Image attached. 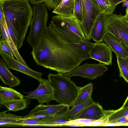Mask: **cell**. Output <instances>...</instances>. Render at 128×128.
I'll list each match as a JSON object with an SVG mask.
<instances>
[{"mask_svg":"<svg viewBox=\"0 0 128 128\" xmlns=\"http://www.w3.org/2000/svg\"><path fill=\"white\" fill-rule=\"evenodd\" d=\"M25 96L10 87L0 86V104L9 101L21 100Z\"/></svg>","mask_w":128,"mask_h":128,"instance_id":"18","label":"cell"},{"mask_svg":"<svg viewBox=\"0 0 128 128\" xmlns=\"http://www.w3.org/2000/svg\"><path fill=\"white\" fill-rule=\"evenodd\" d=\"M70 121L65 115L63 116H48L40 120L42 126H63Z\"/></svg>","mask_w":128,"mask_h":128,"instance_id":"21","label":"cell"},{"mask_svg":"<svg viewBox=\"0 0 128 128\" xmlns=\"http://www.w3.org/2000/svg\"><path fill=\"white\" fill-rule=\"evenodd\" d=\"M102 41L109 46L116 57L128 58V49L119 40L110 33L106 32Z\"/></svg>","mask_w":128,"mask_h":128,"instance_id":"14","label":"cell"},{"mask_svg":"<svg viewBox=\"0 0 128 128\" xmlns=\"http://www.w3.org/2000/svg\"><path fill=\"white\" fill-rule=\"evenodd\" d=\"M123 6H128V1L127 0L124 1L123 2Z\"/></svg>","mask_w":128,"mask_h":128,"instance_id":"41","label":"cell"},{"mask_svg":"<svg viewBox=\"0 0 128 128\" xmlns=\"http://www.w3.org/2000/svg\"><path fill=\"white\" fill-rule=\"evenodd\" d=\"M127 22L128 25V19H127Z\"/></svg>","mask_w":128,"mask_h":128,"instance_id":"42","label":"cell"},{"mask_svg":"<svg viewBox=\"0 0 128 128\" xmlns=\"http://www.w3.org/2000/svg\"><path fill=\"white\" fill-rule=\"evenodd\" d=\"M0 77L1 80L6 85L10 88L19 86L21 80L14 76L9 70L7 64L2 58H0Z\"/></svg>","mask_w":128,"mask_h":128,"instance_id":"15","label":"cell"},{"mask_svg":"<svg viewBox=\"0 0 128 128\" xmlns=\"http://www.w3.org/2000/svg\"><path fill=\"white\" fill-rule=\"evenodd\" d=\"M128 126V123H107L105 124L104 126Z\"/></svg>","mask_w":128,"mask_h":128,"instance_id":"36","label":"cell"},{"mask_svg":"<svg viewBox=\"0 0 128 128\" xmlns=\"http://www.w3.org/2000/svg\"><path fill=\"white\" fill-rule=\"evenodd\" d=\"M58 15L71 30L84 39L86 40L82 29L80 24L76 18L73 16H68Z\"/></svg>","mask_w":128,"mask_h":128,"instance_id":"20","label":"cell"},{"mask_svg":"<svg viewBox=\"0 0 128 128\" xmlns=\"http://www.w3.org/2000/svg\"><path fill=\"white\" fill-rule=\"evenodd\" d=\"M28 1L32 5L44 2V0H28Z\"/></svg>","mask_w":128,"mask_h":128,"instance_id":"38","label":"cell"},{"mask_svg":"<svg viewBox=\"0 0 128 128\" xmlns=\"http://www.w3.org/2000/svg\"><path fill=\"white\" fill-rule=\"evenodd\" d=\"M93 0L104 14H111L114 10L112 8L109 0Z\"/></svg>","mask_w":128,"mask_h":128,"instance_id":"28","label":"cell"},{"mask_svg":"<svg viewBox=\"0 0 128 128\" xmlns=\"http://www.w3.org/2000/svg\"><path fill=\"white\" fill-rule=\"evenodd\" d=\"M30 102V99L24 98L21 100L6 102L0 104L6 106L8 111L16 112L28 108Z\"/></svg>","mask_w":128,"mask_h":128,"instance_id":"23","label":"cell"},{"mask_svg":"<svg viewBox=\"0 0 128 128\" xmlns=\"http://www.w3.org/2000/svg\"><path fill=\"white\" fill-rule=\"evenodd\" d=\"M48 78L53 91L52 100L59 104L72 107L80 87L71 80V78L65 76L61 73H50Z\"/></svg>","mask_w":128,"mask_h":128,"instance_id":"3","label":"cell"},{"mask_svg":"<svg viewBox=\"0 0 128 128\" xmlns=\"http://www.w3.org/2000/svg\"><path fill=\"white\" fill-rule=\"evenodd\" d=\"M115 110H105L104 116L99 120L92 122L86 123L84 126H104L108 122L109 118L114 113Z\"/></svg>","mask_w":128,"mask_h":128,"instance_id":"27","label":"cell"},{"mask_svg":"<svg viewBox=\"0 0 128 128\" xmlns=\"http://www.w3.org/2000/svg\"><path fill=\"white\" fill-rule=\"evenodd\" d=\"M0 54L7 64L8 69L16 70L32 77L39 82L41 80L42 73L34 71L20 63L14 58L2 50H0Z\"/></svg>","mask_w":128,"mask_h":128,"instance_id":"10","label":"cell"},{"mask_svg":"<svg viewBox=\"0 0 128 128\" xmlns=\"http://www.w3.org/2000/svg\"><path fill=\"white\" fill-rule=\"evenodd\" d=\"M38 87L34 91L24 98L30 100H36L40 104H43L46 103L49 104L52 100L53 91L50 85L48 79L42 78L39 81Z\"/></svg>","mask_w":128,"mask_h":128,"instance_id":"9","label":"cell"},{"mask_svg":"<svg viewBox=\"0 0 128 128\" xmlns=\"http://www.w3.org/2000/svg\"><path fill=\"white\" fill-rule=\"evenodd\" d=\"M34 16L30 25V32L26 41L33 48L41 33L47 28L46 22L48 16L44 3L35 5L32 8Z\"/></svg>","mask_w":128,"mask_h":128,"instance_id":"5","label":"cell"},{"mask_svg":"<svg viewBox=\"0 0 128 128\" xmlns=\"http://www.w3.org/2000/svg\"><path fill=\"white\" fill-rule=\"evenodd\" d=\"M128 115V106L123 108L121 107L118 110H115L114 113L110 117L108 122Z\"/></svg>","mask_w":128,"mask_h":128,"instance_id":"31","label":"cell"},{"mask_svg":"<svg viewBox=\"0 0 128 128\" xmlns=\"http://www.w3.org/2000/svg\"><path fill=\"white\" fill-rule=\"evenodd\" d=\"M48 28L57 34L62 40L69 42L81 44L87 40L71 30L58 15L52 18Z\"/></svg>","mask_w":128,"mask_h":128,"instance_id":"8","label":"cell"},{"mask_svg":"<svg viewBox=\"0 0 128 128\" xmlns=\"http://www.w3.org/2000/svg\"><path fill=\"white\" fill-rule=\"evenodd\" d=\"M14 126H42L40 120L36 118L23 120L20 122L16 124Z\"/></svg>","mask_w":128,"mask_h":128,"instance_id":"30","label":"cell"},{"mask_svg":"<svg viewBox=\"0 0 128 128\" xmlns=\"http://www.w3.org/2000/svg\"><path fill=\"white\" fill-rule=\"evenodd\" d=\"M118 122L128 123V115L111 121L108 122L107 124Z\"/></svg>","mask_w":128,"mask_h":128,"instance_id":"34","label":"cell"},{"mask_svg":"<svg viewBox=\"0 0 128 128\" xmlns=\"http://www.w3.org/2000/svg\"><path fill=\"white\" fill-rule=\"evenodd\" d=\"M127 19H128V6L126 9V14L125 15Z\"/></svg>","mask_w":128,"mask_h":128,"instance_id":"40","label":"cell"},{"mask_svg":"<svg viewBox=\"0 0 128 128\" xmlns=\"http://www.w3.org/2000/svg\"><path fill=\"white\" fill-rule=\"evenodd\" d=\"M106 33L103 13L99 16L94 24L91 32V38L96 42H101Z\"/></svg>","mask_w":128,"mask_h":128,"instance_id":"16","label":"cell"},{"mask_svg":"<svg viewBox=\"0 0 128 128\" xmlns=\"http://www.w3.org/2000/svg\"><path fill=\"white\" fill-rule=\"evenodd\" d=\"M0 27L2 38L4 39L10 45L13 51L14 56L16 60L22 64L28 67L26 62L19 54L18 49L10 35L7 24L3 25H0Z\"/></svg>","mask_w":128,"mask_h":128,"instance_id":"17","label":"cell"},{"mask_svg":"<svg viewBox=\"0 0 128 128\" xmlns=\"http://www.w3.org/2000/svg\"><path fill=\"white\" fill-rule=\"evenodd\" d=\"M105 112V110L102 106L98 103L93 101L81 112L76 119H84L94 121L101 118Z\"/></svg>","mask_w":128,"mask_h":128,"instance_id":"13","label":"cell"},{"mask_svg":"<svg viewBox=\"0 0 128 128\" xmlns=\"http://www.w3.org/2000/svg\"><path fill=\"white\" fill-rule=\"evenodd\" d=\"M112 9L114 10L116 6L124 1L128 0H109Z\"/></svg>","mask_w":128,"mask_h":128,"instance_id":"35","label":"cell"},{"mask_svg":"<svg viewBox=\"0 0 128 128\" xmlns=\"http://www.w3.org/2000/svg\"><path fill=\"white\" fill-rule=\"evenodd\" d=\"M128 106V96L122 107L123 108Z\"/></svg>","mask_w":128,"mask_h":128,"instance_id":"39","label":"cell"},{"mask_svg":"<svg viewBox=\"0 0 128 128\" xmlns=\"http://www.w3.org/2000/svg\"><path fill=\"white\" fill-rule=\"evenodd\" d=\"M0 50H3L14 58V53L11 47L7 42L2 38L0 40Z\"/></svg>","mask_w":128,"mask_h":128,"instance_id":"32","label":"cell"},{"mask_svg":"<svg viewBox=\"0 0 128 128\" xmlns=\"http://www.w3.org/2000/svg\"><path fill=\"white\" fill-rule=\"evenodd\" d=\"M108 70L105 64L101 63L89 64L78 65L71 71L64 74L63 76L71 78L79 76L93 80L100 76Z\"/></svg>","mask_w":128,"mask_h":128,"instance_id":"7","label":"cell"},{"mask_svg":"<svg viewBox=\"0 0 128 128\" xmlns=\"http://www.w3.org/2000/svg\"><path fill=\"white\" fill-rule=\"evenodd\" d=\"M93 44L88 40L81 44L67 42L47 27L40 35L31 53L38 66L64 74L91 59L89 52Z\"/></svg>","mask_w":128,"mask_h":128,"instance_id":"1","label":"cell"},{"mask_svg":"<svg viewBox=\"0 0 128 128\" xmlns=\"http://www.w3.org/2000/svg\"><path fill=\"white\" fill-rule=\"evenodd\" d=\"M108 46L102 41L93 43L89 52L91 59H93L105 65L112 64V52Z\"/></svg>","mask_w":128,"mask_h":128,"instance_id":"11","label":"cell"},{"mask_svg":"<svg viewBox=\"0 0 128 128\" xmlns=\"http://www.w3.org/2000/svg\"><path fill=\"white\" fill-rule=\"evenodd\" d=\"M83 21L80 24L86 39L90 41L91 32L94 24L103 12L93 0H82Z\"/></svg>","mask_w":128,"mask_h":128,"instance_id":"6","label":"cell"},{"mask_svg":"<svg viewBox=\"0 0 128 128\" xmlns=\"http://www.w3.org/2000/svg\"><path fill=\"white\" fill-rule=\"evenodd\" d=\"M75 0H62L52 12L62 16H73Z\"/></svg>","mask_w":128,"mask_h":128,"instance_id":"19","label":"cell"},{"mask_svg":"<svg viewBox=\"0 0 128 128\" xmlns=\"http://www.w3.org/2000/svg\"><path fill=\"white\" fill-rule=\"evenodd\" d=\"M93 101L91 97L84 102L76 106H73L70 109L65 115L70 121L76 119L81 112L88 104Z\"/></svg>","mask_w":128,"mask_h":128,"instance_id":"25","label":"cell"},{"mask_svg":"<svg viewBox=\"0 0 128 128\" xmlns=\"http://www.w3.org/2000/svg\"><path fill=\"white\" fill-rule=\"evenodd\" d=\"M8 110L0 112V126H14L20 122L25 116H18L6 112Z\"/></svg>","mask_w":128,"mask_h":128,"instance_id":"22","label":"cell"},{"mask_svg":"<svg viewBox=\"0 0 128 128\" xmlns=\"http://www.w3.org/2000/svg\"><path fill=\"white\" fill-rule=\"evenodd\" d=\"M62 0H44V3L50 10L55 9Z\"/></svg>","mask_w":128,"mask_h":128,"instance_id":"33","label":"cell"},{"mask_svg":"<svg viewBox=\"0 0 128 128\" xmlns=\"http://www.w3.org/2000/svg\"><path fill=\"white\" fill-rule=\"evenodd\" d=\"M28 0H0L8 27L13 30L18 49L23 45L33 16Z\"/></svg>","mask_w":128,"mask_h":128,"instance_id":"2","label":"cell"},{"mask_svg":"<svg viewBox=\"0 0 128 128\" xmlns=\"http://www.w3.org/2000/svg\"><path fill=\"white\" fill-rule=\"evenodd\" d=\"M93 90V84L92 83H89L83 87H80L78 96L73 106L84 102L91 97Z\"/></svg>","mask_w":128,"mask_h":128,"instance_id":"24","label":"cell"},{"mask_svg":"<svg viewBox=\"0 0 128 128\" xmlns=\"http://www.w3.org/2000/svg\"><path fill=\"white\" fill-rule=\"evenodd\" d=\"M70 109L69 106L65 104H40L36 106L24 118L35 114H43L48 116H63L65 115Z\"/></svg>","mask_w":128,"mask_h":128,"instance_id":"12","label":"cell"},{"mask_svg":"<svg viewBox=\"0 0 128 128\" xmlns=\"http://www.w3.org/2000/svg\"><path fill=\"white\" fill-rule=\"evenodd\" d=\"M103 15L106 32L119 40L128 49V25L125 15L113 13H103Z\"/></svg>","mask_w":128,"mask_h":128,"instance_id":"4","label":"cell"},{"mask_svg":"<svg viewBox=\"0 0 128 128\" xmlns=\"http://www.w3.org/2000/svg\"><path fill=\"white\" fill-rule=\"evenodd\" d=\"M120 76L128 83V58L116 57Z\"/></svg>","mask_w":128,"mask_h":128,"instance_id":"26","label":"cell"},{"mask_svg":"<svg viewBox=\"0 0 128 128\" xmlns=\"http://www.w3.org/2000/svg\"><path fill=\"white\" fill-rule=\"evenodd\" d=\"M73 16L76 18L80 24L83 21V10L82 0H75Z\"/></svg>","mask_w":128,"mask_h":128,"instance_id":"29","label":"cell"},{"mask_svg":"<svg viewBox=\"0 0 128 128\" xmlns=\"http://www.w3.org/2000/svg\"><path fill=\"white\" fill-rule=\"evenodd\" d=\"M48 116L47 115L43 114H35L30 116L26 118H24L23 120H24L30 118L42 119Z\"/></svg>","mask_w":128,"mask_h":128,"instance_id":"37","label":"cell"}]
</instances>
